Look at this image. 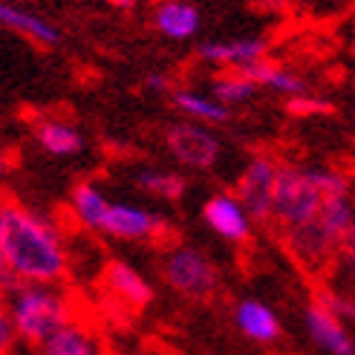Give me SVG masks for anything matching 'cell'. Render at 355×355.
<instances>
[{
	"label": "cell",
	"instance_id": "d6986e66",
	"mask_svg": "<svg viewBox=\"0 0 355 355\" xmlns=\"http://www.w3.org/2000/svg\"><path fill=\"white\" fill-rule=\"evenodd\" d=\"M35 139H38L41 150H46L49 156H78L84 150V136L73 121H64L55 116H46L35 124Z\"/></svg>",
	"mask_w": 355,
	"mask_h": 355
},
{
	"label": "cell",
	"instance_id": "6da1fadb",
	"mask_svg": "<svg viewBox=\"0 0 355 355\" xmlns=\"http://www.w3.org/2000/svg\"><path fill=\"white\" fill-rule=\"evenodd\" d=\"M0 252L12 280L64 283L69 248L61 225L35 208L0 197Z\"/></svg>",
	"mask_w": 355,
	"mask_h": 355
},
{
	"label": "cell",
	"instance_id": "ac0fdd59",
	"mask_svg": "<svg viewBox=\"0 0 355 355\" xmlns=\"http://www.w3.org/2000/svg\"><path fill=\"white\" fill-rule=\"evenodd\" d=\"M240 73H245L257 87H263V90H272V93L286 96V98L309 93V84H306L304 76H297L295 69L283 67V64H275L269 58H260L254 64H248V67L240 69Z\"/></svg>",
	"mask_w": 355,
	"mask_h": 355
},
{
	"label": "cell",
	"instance_id": "ba28073f",
	"mask_svg": "<svg viewBox=\"0 0 355 355\" xmlns=\"http://www.w3.org/2000/svg\"><path fill=\"white\" fill-rule=\"evenodd\" d=\"M283 240H286L289 254L309 272H321L338 254H347L344 248L324 232L318 220H309L297 228H286V232H283Z\"/></svg>",
	"mask_w": 355,
	"mask_h": 355
},
{
	"label": "cell",
	"instance_id": "cb8c5ba5",
	"mask_svg": "<svg viewBox=\"0 0 355 355\" xmlns=\"http://www.w3.org/2000/svg\"><path fill=\"white\" fill-rule=\"evenodd\" d=\"M306 168H309V180L321 191V197L349 193V176L341 168H332V165H306Z\"/></svg>",
	"mask_w": 355,
	"mask_h": 355
},
{
	"label": "cell",
	"instance_id": "ffe728a7",
	"mask_svg": "<svg viewBox=\"0 0 355 355\" xmlns=\"http://www.w3.org/2000/svg\"><path fill=\"white\" fill-rule=\"evenodd\" d=\"M315 220L321 223V228H324V232L344 248V252H352V225H355L352 193L324 197V202H321V208H318Z\"/></svg>",
	"mask_w": 355,
	"mask_h": 355
},
{
	"label": "cell",
	"instance_id": "d4e9b609",
	"mask_svg": "<svg viewBox=\"0 0 355 355\" xmlns=\"http://www.w3.org/2000/svg\"><path fill=\"white\" fill-rule=\"evenodd\" d=\"M312 304L327 309L329 315L341 318V321H352V300L341 292V289H332V286H318L312 295Z\"/></svg>",
	"mask_w": 355,
	"mask_h": 355
},
{
	"label": "cell",
	"instance_id": "4fadbf2b",
	"mask_svg": "<svg viewBox=\"0 0 355 355\" xmlns=\"http://www.w3.org/2000/svg\"><path fill=\"white\" fill-rule=\"evenodd\" d=\"M153 26L171 41H191L202 29V15L193 0H156Z\"/></svg>",
	"mask_w": 355,
	"mask_h": 355
},
{
	"label": "cell",
	"instance_id": "52a82bcc",
	"mask_svg": "<svg viewBox=\"0 0 355 355\" xmlns=\"http://www.w3.org/2000/svg\"><path fill=\"white\" fill-rule=\"evenodd\" d=\"M98 232L119 240H162L168 234V220L136 202H110Z\"/></svg>",
	"mask_w": 355,
	"mask_h": 355
},
{
	"label": "cell",
	"instance_id": "7402d4cb",
	"mask_svg": "<svg viewBox=\"0 0 355 355\" xmlns=\"http://www.w3.org/2000/svg\"><path fill=\"white\" fill-rule=\"evenodd\" d=\"M257 90H260V87L248 78L245 73H240V69H223V73H217L214 81H211L208 93L232 110V107H237V104H248L257 96Z\"/></svg>",
	"mask_w": 355,
	"mask_h": 355
},
{
	"label": "cell",
	"instance_id": "83f0119b",
	"mask_svg": "<svg viewBox=\"0 0 355 355\" xmlns=\"http://www.w3.org/2000/svg\"><path fill=\"white\" fill-rule=\"evenodd\" d=\"M145 90L153 93V96H168V93L173 90V84H171V78H168L165 73H148V78H145Z\"/></svg>",
	"mask_w": 355,
	"mask_h": 355
},
{
	"label": "cell",
	"instance_id": "5bb4252c",
	"mask_svg": "<svg viewBox=\"0 0 355 355\" xmlns=\"http://www.w3.org/2000/svg\"><path fill=\"white\" fill-rule=\"evenodd\" d=\"M306 332L315 347H321L329 355H355V344H352V335L344 327L341 318L329 315L327 309L309 304L306 309Z\"/></svg>",
	"mask_w": 355,
	"mask_h": 355
},
{
	"label": "cell",
	"instance_id": "3957f363",
	"mask_svg": "<svg viewBox=\"0 0 355 355\" xmlns=\"http://www.w3.org/2000/svg\"><path fill=\"white\" fill-rule=\"evenodd\" d=\"M324 197L309 180V168L297 162H277L275 176V193H272V217L269 223H277L283 232L297 228L309 220H315Z\"/></svg>",
	"mask_w": 355,
	"mask_h": 355
},
{
	"label": "cell",
	"instance_id": "8992f818",
	"mask_svg": "<svg viewBox=\"0 0 355 355\" xmlns=\"http://www.w3.org/2000/svg\"><path fill=\"white\" fill-rule=\"evenodd\" d=\"M277 162L280 159L269 153H257L248 159L243 168L234 197L245 208V214L257 223H269L272 217V193H275V176H277Z\"/></svg>",
	"mask_w": 355,
	"mask_h": 355
},
{
	"label": "cell",
	"instance_id": "8fae6325",
	"mask_svg": "<svg viewBox=\"0 0 355 355\" xmlns=\"http://www.w3.org/2000/svg\"><path fill=\"white\" fill-rule=\"evenodd\" d=\"M0 29H6L35 46H55L61 41V29L55 24L41 17L38 12L15 3V0H0Z\"/></svg>",
	"mask_w": 355,
	"mask_h": 355
},
{
	"label": "cell",
	"instance_id": "7c38bea8",
	"mask_svg": "<svg viewBox=\"0 0 355 355\" xmlns=\"http://www.w3.org/2000/svg\"><path fill=\"white\" fill-rule=\"evenodd\" d=\"M266 41L263 38H223V41H205L197 46L200 61L217 67V69H243L266 58Z\"/></svg>",
	"mask_w": 355,
	"mask_h": 355
},
{
	"label": "cell",
	"instance_id": "44dd1931",
	"mask_svg": "<svg viewBox=\"0 0 355 355\" xmlns=\"http://www.w3.org/2000/svg\"><path fill=\"white\" fill-rule=\"evenodd\" d=\"M110 200L96 182H78L73 188V197H69V211H73V220L87 228V232H98V225L104 220V211H107Z\"/></svg>",
	"mask_w": 355,
	"mask_h": 355
},
{
	"label": "cell",
	"instance_id": "484cf974",
	"mask_svg": "<svg viewBox=\"0 0 355 355\" xmlns=\"http://www.w3.org/2000/svg\"><path fill=\"white\" fill-rule=\"evenodd\" d=\"M289 113L304 116V119H312V116H327V113H332V101H327L324 96H315V93L292 96V98H289Z\"/></svg>",
	"mask_w": 355,
	"mask_h": 355
},
{
	"label": "cell",
	"instance_id": "e0dca14e",
	"mask_svg": "<svg viewBox=\"0 0 355 355\" xmlns=\"http://www.w3.org/2000/svg\"><path fill=\"white\" fill-rule=\"evenodd\" d=\"M234 324L245 335L248 341L257 344H275L280 338V318L275 315L272 306H266L263 300H240L234 309Z\"/></svg>",
	"mask_w": 355,
	"mask_h": 355
},
{
	"label": "cell",
	"instance_id": "277c9868",
	"mask_svg": "<svg viewBox=\"0 0 355 355\" xmlns=\"http://www.w3.org/2000/svg\"><path fill=\"white\" fill-rule=\"evenodd\" d=\"M165 148L180 165L191 171H211L217 168L223 156V139L214 128L200 121H176L165 133Z\"/></svg>",
	"mask_w": 355,
	"mask_h": 355
},
{
	"label": "cell",
	"instance_id": "4316f807",
	"mask_svg": "<svg viewBox=\"0 0 355 355\" xmlns=\"http://www.w3.org/2000/svg\"><path fill=\"white\" fill-rule=\"evenodd\" d=\"M17 341V335L9 324V315H6V306H3V297H0V355H9L12 347Z\"/></svg>",
	"mask_w": 355,
	"mask_h": 355
},
{
	"label": "cell",
	"instance_id": "4dcf8cb0",
	"mask_svg": "<svg viewBox=\"0 0 355 355\" xmlns=\"http://www.w3.org/2000/svg\"><path fill=\"white\" fill-rule=\"evenodd\" d=\"M101 3H107V6H113V9H133L136 0H101Z\"/></svg>",
	"mask_w": 355,
	"mask_h": 355
},
{
	"label": "cell",
	"instance_id": "f1b7e54d",
	"mask_svg": "<svg viewBox=\"0 0 355 355\" xmlns=\"http://www.w3.org/2000/svg\"><path fill=\"white\" fill-rule=\"evenodd\" d=\"M12 171H15V156L0 145V185H3L9 176H12Z\"/></svg>",
	"mask_w": 355,
	"mask_h": 355
},
{
	"label": "cell",
	"instance_id": "603a6c76",
	"mask_svg": "<svg viewBox=\"0 0 355 355\" xmlns=\"http://www.w3.org/2000/svg\"><path fill=\"white\" fill-rule=\"evenodd\" d=\"M136 185L156 200H180L188 191L185 176L171 168H141L136 171Z\"/></svg>",
	"mask_w": 355,
	"mask_h": 355
},
{
	"label": "cell",
	"instance_id": "2e32d148",
	"mask_svg": "<svg viewBox=\"0 0 355 355\" xmlns=\"http://www.w3.org/2000/svg\"><path fill=\"white\" fill-rule=\"evenodd\" d=\"M173 107L180 110L188 121H200L208 124V128H217V124H225L232 119V110L220 104L208 90H197V87H173L168 93Z\"/></svg>",
	"mask_w": 355,
	"mask_h": 355
},
{
	"label": "cell",
	"instance_id": "9c48e42d",
	"mask_svg": "<svg viewBox=\"0 0 355 355\" xmlns=\"http://www.w3.org/2000/svg\"><path fill=\"white\" fill-rule=\"evenodd\" d=\"M101 286H104V295L116 297L119 304H124L130 312L136 309H145L150 300H153V286L150 280L136 272L130 263L124 260H113L104 266V275H101Z\"/></svg>",
	"mask_w": 355,
	"mask_h": 355
},
{
	"label": "cell",
	"instance_id": "30bf717a",
	"mask_svg": "<svg viewBox=\"0 0 355 355\" xmlns=\"http://www.w3.org/2000/svg\"><path fill=\"white\" fill-rule=\"evenodd\" d=\"M202 220L211 232L228 243H245L252 237V225H254V220L245 214V208L240 205L234 193H217V197H211L202 205Z\"/></svg>",
	"mask_w": 355,
	"mask_h": 355
},
{
	"label": "cell",
	"instance_id": "f546056e",
	"mask_svg": "<svg viewBox=\"0 0 355 355\" xmlns=\"http://www.w3.org/2000/svg\"><path fill=\"white\" fill-rule=\"evenodd\" d=\"M12 277H9V269H6V260H3V252H0V289L6 286Z\"/></svg>",
	"mask_w": 355,
	"mask_h": 355
},
{
	"label": "cell",
	"instance_id": "5b68a950",
	"mask_svg": "<svg viewBox=\"0 0 355 355\" xmlns=\"http://www.w3.org/2000/svg\"><path fill=\"white\" fill-rule=\"evenodd\" d=\"M162 272H165L168 286L185 297H208V295H214L217 283H220L217 266L193 245L171 248L165 254Z\"/></svg>",
	"mask_w": 355,
	"mask_h": 355
},
{
	"label": "cell",
	"instance_id": "9a60e30c",
	"mask_svg": "<svg viewBox=\"0 0 355 355\" xmlns=\"http://www.w3.org/2000/svg\"><path fill=\"white\" fill-rule=\"evenodd\" d=\"M44 355H101V341L96 329L81 321L76 315L73 321H67L49 335L46 341H41Z\"/></svg>",
	"mask_w": 355,
	"mask_h": 355
},
{
	"label": "cell",
	"instance_id": "7a4b0ae2",
	"mask_svg": "<svg viewBox=\"0 0 355 355\" xmlns=\"http://www.w3.org/2000/svg\"><path fill=\"white\" fill-rule=\"evenodd\" d=\"M3 306L17 338L29 344L46 341L58 327L76 318V300L61 283H21L9 280L3 289Z\"/></svg>",
	"mask_w": 355,
	"mask_h": 355
}]
</instances>
